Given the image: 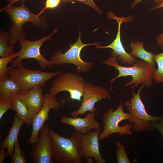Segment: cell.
<instances>
[{
    "label": "cell",
    "mask_w": 163,
    "mask_h": 163,
    "mask_svg": "<svg viewBox=\"0 0 163 163\" xmlns=\"http://www.w3.org/2000/svg\"><path fill=\"white\" fill-rule=\"evenodd\" d=\"M154 59L158 68L154 72L152 79L157 83H163V52L158 54H154Z\"/></svg>",
    "instance_id": "cell-22"
},
{
    "label": "cell",
    "mask_w": 163,
    "mask_h": 163,
    "mask_svg": "<svg viewBox=\"0 0 163 163\" xmlns=\"http://www.w3.org/2000/svg\"><path fill=\"white\" fill-rule=\"evenodd\" d=\"M4 10L8 14L12 22V27L8 31L10 34L8 43L12 46L14 47L17 41L25 38L26 33L23 30V27L25 23L30 22L37 29L47 28L46 18L39 16L31 12L25 6L24 2H23L19 7L7 5L0 11Z\"/></svg>",
    "instance_id": "cell-2"
},
{
    "label": "cell",
    "mask_w": 163,
    "mask_h": 163,
    "mask_svg": "<svg viewBox=\"0 0 163 163\" xmlns=\"http://www.w3.org/2000/svg\"><path fill=\"white\" fill-rule=\"evenodd\" d=\"M142 0H134L131 5V9L133 8L136 5ZM154 2L157 5H159L163 2V0H153Z\"/></svg>",
    "instance_id": "cell-30"
},
{
    "label": "cell",
    "mask_w": 163,
    "mask_h": 163,
    "mask_svg": "<svg viewBox=\"0 0 163 163\" xmlns=\"http://www.w3.org/2000/svg\"><path fill=\"white\" fill-rule=\"evenodd\" d=\"M156 41L157 45L163 50V32L157 36Z\"/></svg>",
    "instance_id": "cell-29"
},
{
    "label": "cell",
    "mask_w": 163,
    "mask_h": 163,
    "mask_svg": "<svg viewBox=\"0 0 163 163\" xmlns=\"http://www.w3.org/2000/svg\"><path fill=\"white\" fill-rule=\"evenodd\" d=\"M62 123L72 126L76 131L82 134H85L93 129H100V124L95 120L94 112L87 113L84 118L66 117L63 116L60 120Z\"/></svg>",
    "instance_id": "cell-15"
},
{
    "label": "cell",
    "mask_w": 163,
    "mask_h": 163,
    "mask_svg": "<svg viewBox=\"0 0 163 163\" xmlns=\"http://www.w3.org/2000/svg\"><path fill=\"white\" fill-rule=\"evenodd\" d=\"M124 106L121 103L118 105L116 110H113L112 108H109L103 115L102 123L104 124L103 130L100 133L99 139L102 140L107 138L110 135L118 133L120 136L126 134L132 135L133 133L131 129L133 124L126 123L123 126H119L120 122L128 120L130 118L129 113L123 111Z\"/></svg>",
    "instance_id": "cell-8"
},
{
    "label": "cell",
    "mask_w": 163,
    "mask_h": 163,
    "mask_svg": "<svg viewBox=\"0 0 163 163\" xmlns=\"http://www.w3.org/2000/svg\"><path fill=\"white\" fill-rule=\"evenodd\" d=\"M100 132V129L96 130L82 134L83 158H85L88 162H90L89 159L93 158L97 163H106L99 150L98 141Z\"/></svg>",
    "instance_id": "cell-14"
},
{
    "label": "cell",
    "mask_w": 163,
    "mask_h": 163,
    "mask_svg": "<svg viewBox=\"0 0 163 163\" xmlns=\"http://www.w3.org/2000/svg\"><path fill=\"white\" fill-rule=\"evenodd\" d=\"M86 83L84 78L75 72H62L53 81L49 93L55 97L60 92L67 91L70 94L69 98L80 101Z\"/></svg>",
    "instance_id": "cell-7"
},
{
    "label": "cell",
    "mask_w": 163,
    "mask_h": 163,
    "mask_svg": "<svg viewBox=\"0 0 163 163\" xmlns=\"http://www.w3.org/2000/svg\"><path fill=\"white\" fill-rule=\"evenodd\" d=\"M22 94L18 84L9 76L0 81V99H11L15 94Z\"/></svg>",
    "instance_id": "cell-19"
},
{
    "label": "cell",
    "mask_w": 163,
    "mask_h": 163,
    "mask_svg": "<svg viewBox=\"0 0 163 163\" xmlns=\"http://www.w3.org/2000/svg\"><path fill=\"white\" fill-rule=\"evenodd\" d=\"M116 145V158L118 163H130V161L127 155L124 145L120 141L117 142Z\"/></svg>",
    "instance_id": "cell-25"
},
{
    "label": "cell",
    "mask_w": 163,
    "mask_h": 163,
    "mask_svg": "<svg viewBox=\"0 0 163 163\" xmlns=\"http://www.w3.org/2000/svg\"><path fill=\"white\" fill-rule=\"evenodd\" d=\"M144 86L142 84L136 94L134 92L133 87L132 86L133 97L125 104L131 115L129 120V123L133 124V129L137 133L153 130L155 128L157 122L160 121L163 117L162 116H152L146 112L140 96V91Z\"/></svg>",
    "instance_id": "cell-4"
},
{
    "label": "cell",
    "mask_w": 163,
    "mask_h": 163,
    "mask_svg": "<svg viewBox=\"0 0 163 163\" xmlns=\"http://www.w3.org/2000/svg\"><path fill=\"white\" fill-rule=\"evenodd\" d=\"M10 34L8 32L0 31V56L1 58L11 56L14 52V47L11 46L8 43Z\"/></svg>",
    "instance_id": "cell-21"
},
{
    "label": "cell",
    "mask_w": 163,
    "mask_h": 163,
    "mask_svg": "<svg viewBox=\"0 0 163 163\" xmlns=\"http://www.w3.org/2000/svg\"><path fill=\"white\" fill-rule=\"evenodd\" d=\"M163 7V2L160 4L157 5L155 6L152 7L151 9V11H153L155 9L160 8Z\"/></svg>",
    "instance_id": "cell-34"
},
{
    "label": "cell",
    "mask_w": 163,
    "mask_h": 163,
    "mask_svg": "<svg viewBox=\"0 0 163 163\" xmlns=\"http://www.w3.org/2000/svg\"><path fill=\"white\" fill-rule=\"evenodd\" d=\"M80 31H79L78 38L74 44L69 45V48L63 53L62 50H59L55 51L51 56L50 61L53 65L59 66H64L66 63H70L75 65L77 67L78 72H88L94 65L93 62H86L83 61L80 56L82 49L89 45L97 46L100 43L97 42L89 44L83 43L81 39Z\"/></svg>",
    "instance_id": "cell-6"
},
{
    "label": "cell",
    "mask_w": 163,
    "mask_h": 163,
    "mask_svg": "<svg viewBox=\"0 0 163 163\" xmlns=\"http://www.w3.org/2000/svg\"><path fill=\"white\" fill-rule=\"evenodd\" d=\"M24 123V121L21 119L16 113L9 132L0 144L1 148L7 149L8 155L11 156L13 154L15 144L18 139L19 131Z\"/></svg>",
    "instance_id": "cell-17"
},
{
    "label": "cell",
    "mask_w": 163,
    "mask_h": 163,
    "mask_svg": "<svg viewBox=\"0 0 163 163\" xmlns=\"http://www.w3.org/2000/svg\"><path fill=\"white\" fill-rule=\"evenodd\" d=\"M19 54V51L14 54L6 57L0 58V81L7 78L8 75V72L10 67L7 66L10 62L16 57H18Z\"/></svg>",
    "instance_id": "cell-23"
},
{
    "label": "cell",
    "mask_w": 163,
    "mask_h": 163,
    "mask_svg": "<svg viewBox=\"0 0 163 163\" xmlns=\"http://www.w3.org/2000/svg\"><path fill=\"white\" fill-rule=\"evenodd\" d=\"M83 96L80 107L77 110L71 113L72 117H76L87 111L94 112L96 110L95 107L96 103L102 99H111L110 94L106 89L99 86H94L90 83H86Z\"/></svg>",
    "instance_id": "cell-10"
},
{
    "label": "cell",
    "mask_w": 163,
    "mask_h": 163,
    "mask_svg": "<svg viewBox=\"0 0 163 163\" xmlns=\"http://www.w3.org/2000/svg\"><path fill=\"white\" fill-rule=\"evenodd\" d=\"M22 94H16L12 97V110L27 125L32 124L37 113L30 110L25 104Z\"/></svg>",
    "instance_id": "cell-16"
},
{
    "label": "cell",
    "mask_w": 163,
    "mask_h": 163,
    "mask_svg": "<svg viewBox=\"0 0 163 163\" xmlns=\"http://www.w3.org/2000/svg\"><path fill=\"white\" fill-rule=\"evenodd\" d=\"M44 102L43 106L40 110L37 113L32 125V131L30 137L27 143H35L38 138V133L41 127L47 120H49L48 114L51 109H58L61 104L57 101L55 97L53 96L49 92L44 95Z\"/></svg>",
    "instance_id": "cell-13"
},
{
    "label": "cell",
    "mask_w": 163,
    "mask_h": 163,
    "mask_svg": "<svg viewBox=\"0 0 163 163\" xmlns=\"http://www.w3.org/2000/svg\"><path fill=\"white\" fill-rule=\"evenodd\" d=\"M107 16L108 18L114 19L118 22V29L116 37L109 45L107 46L98 45L96 46V48L98 49L101 48H111L113 50L111 53L112 56L116 58H118V60L122 64L127 63L129 65H133L137 60L136 58L133 57L125 51L121 41L120 32V27L122 23L123 22H129L131 18L128 17H118L111 11L108 12Z\"/></svg>",
    "instance_id": "cell-12"
},
{
    "label": "cell",
    "mask_w": 163,
    "mask_h": 163,
    "mask_svg": "<svg viewBox=\"0 0 163 163\" xmlns=\"http://www.w3.org/2000/svg\"><path fill=\"white\" fill-rule=\"evenodd\" d=\"M5 149L1 148L0 150V163H2L5 158L8 155L7 153L5 152Z\"/></svg>",
    "instance_id": "cell-31"
},
{
    "label": "cell",
    "mask_w": 163,
    "mask_h": 163,
    "mask_svg": "<svg viewBox=\"0 0 163 163\" xmlns=\"http://www.w3.org/2000/svg\"><path fill=\"white\" fill-rule=\"evenodd\" d=\"M12 109L11 99H0V120H1L3 115L7 110Z\"/></svg>",
    "instance_id": "cell-26"
},
{
    "label": "cell",
    "mask_w": 163,
    "mask_h": 163,
    "mask_svg": "<svg viewBox=\"0 0 163 163\" xmlns=\"http://www.w3.org/2000/svg\"><path fill=\"white\" fill-rule=\"evenodd\" d=\"M49 131L52 141L53 157L56 162H82V134L76 131L70 137L66 138L50 128Z\"/></svg>",
    "instance_id": "cell-1"
},
{
    "label": "cell",
    "mask_w": 163,
    "mask_h": 163,
    "mask_svg": "<svg viewBox=\"0 0 163 163\" xmlns=\"http://www.w3.org/2000/svg\"><path fill=\"white\" fill-rule=\"evenodd\" d=\"M155 128L161 133L163 136V117L160 121L159 123H157L155 125Z\"/></svg>",
    "instance_id": "cell-32"
},
{
    "label": "cell",
    "mask_w": 163,
    "mask_h": 163,
    "mask_svg": "<svg viewBox=\"0 0 163 163\" xmlns=\"http://www.w3.org/2000/svg\"><path fill=\"white\" fill-rule=\"evenodd\" d=\"M57 31V30L55 29L54 31L48 36H46L34 41H30L25 38L19 40L21 48L19 51V55L16 59L12 61L13 63L10 67L11 68L20 67L23 65L21 63L22 60L25 59L33 58L37 61L42 69L52 68L53 65L52 62L42 55L40 48L43 43L50 40L52 35Z\"/></svg>",
    "instance_id": "cell-9"
},
{
    "label": "cell",
    "mask_w": 163,
    "mask_h": 163,
    "mask_svg": "<svg viewBox=\"0 0 163 163\" xmlns=\"http://www.w3.org/2000/svg\"><path fill=\"white\" fill-rule=\"evenodd\" d=\"M62 0H46L44 7L37 15L40 16L42 13L46 9H53L56 8Z\"/></svg>",
    "instance_id": "cell-28"
},
{
    "label": "cell",
    "mask_w": 163,
    "mask_h": 163,
    "mask_svg": "<svg viewBox=\"0 0 163 163\" xmlns=\"http://www.w3.org/2000/svg\"><path fill=\"white\" fill-rule=\"evenodd\" d=\"M13 163H26V157L21 150L17 139L15 144L14 152L11 156Z\"/></svg>",
    "instance_id": "cell-24"
},
{
    "label": "cell",
    "mask_w": 163,
    "mask_h": 163,
    "mask_svg": "<svg viewBox=\"0 0 163 163\" xmlns=\"http://www.w3.org/2000/svg\"><path fill=\"white\" fill-rule=\"evenodd\" d=\"M73 1H76L82 2L94 9L99 14H102L101 11L97 6L93 0H62L61 2L62 4L68 2L71 3Z\"/></svg>",
    "instance_id": "cell-27"
},
{
    "label": "cell",
    "mask_w": 163,
    "mask_h": 163,
    "mask_svg": "<svg viewBox=\"0 0 163 163\" xmlns=\"http://www.w3.org/2000/svg\"><path fill=\"white\" fill-rule=\"evenodd\" d=\"M48 125L44 124L39 132L40 135L35 144H33L30 154L34 163H52L53 158L52 141Z\"/></svg>",
    "instance_id": "cell-11"
},
{
    "label": "cell",
    "mask_w": 163,
    "mask_h": 163,
    "mask_svg": "<svg viewBox=\"0 0 163 163\" xmlns=\"http://www.w3.org/2000/svg\"><path fill=\"white\" fill-rule=\"evenodd\" d=\"M23 97L30 110L37 113L42 108L44 98L41 88H32L23 94Z\"/></svg>",
    "instance_id": "cell-18"
},
{
    "label": "cell",
    "mask_w": 163,
    "mask_h": 163,
    "mask_svg": "<svg viewBox=\"0 0 163 163\" xmlns=\"http://www.w3.org/2000/svg\"><path fill=\"white\" fill-rule=\"evenodd\" d=\"M104 64L115 67L118 71L119 74L116 77L110 81L112 84L114 81L119 78L130 76L132 80L126 83L124 87L134 84L135 87L142 83L146 87H150L152 83V78L155 67L141 60L137 61L132 67H125L120 65L117 62V58L112 56L104 61Z\"/></svg>",
    "instance_id": "cell-3"
},
{
    "label": "cell",
    "mask_w": 163,
    "mask_h": 163,
    "mask_svg": "<svg viewBox=\"0 0 163 163\" xmlns=\"http://www.w3.org/2000/svg\"><path fill=\"white\" fill-rule=\"evenodd\" d=\"M10 67L9 76L18 84L23 94L32 88H42L48 80L62 73L61 71L49 72L29 70L22 66L17 68Z\"/></svg>",
    "instance_id": "cell-5"
},
{
    "label": "cell",
    "mask_w": 163,
    "mask_h": 163,
    "mask_svg": "<svg viewBox=\"0 0 163 163\" xmlns=\"http://www.w3.org/2000/svg\"><path fill=\"white\" fill-rule=\"evenodd\" d=\"M20 1H22L23 2H24L25 0H9L8 5H12L14 3L18 2Z\"/></svg>",
    "instance_id": "cell-33"
},
{
    "label": "cell",
    "mask_w": 163,
    "mask_h": 163,
    "mask_svg": "<svg viewBox=\"0 0 163 163\" xmlns=\"http://www.w3.org/2000/svg\"><path fill=\"white\" fill-rule=\"evenodd\" d=\"M144 43L141 42H131L130 46L132 50L129 54L134 58L138 57L155 67L156 62L154 59V54L146 51L144 48Z\"/></svg>",
    "instance_id": "cell-20"
}]
</instances>
